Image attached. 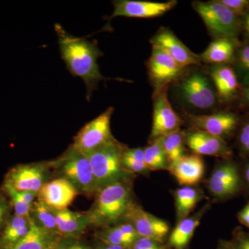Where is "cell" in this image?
I'll return each instance as SVG.
<instances>
[{
  "mask_svg": "<svg viewBox=\"0 0 249 249\" xmlns=\"http://www.w3.org/2000/svg\"><path fill=\"white\" fill-rule=\"evenodd\" d=\"M211 76L222 101H231L237 96L240 84L233 69L227 65H219L213 69Z\"/></svg>",
  "mask_w": 249,
  "mask_h": 249,
  "instance_id": "44dd1931",
  "label": "cell"
},
{
  "mask_svg": "<svg viewBox=\"0 0 249 249\" xmlns=\"http://www.w3.org/2000/svg\"><path fill=\"white\" fill-rule=\"evenodd\" d=\"M177 3L178 1L174 0L166 2L119 0L114 1V10L110 19L119 16L137 18L159 17L173 9Z\"/></svg>",
  "mask_w": 249,
  "mask_h": 249,
  "instance_id": "2e32d148",
  "label": "cell"
},
{
  "mask_svg": "<svg viewBox=\"0 0 249 249\" xmlns=\"http://www.w3.org/2000/svg\"><path fill=\"white\" fill-rule=\"evenodd\" d=\"M30 217L39 227L60 235L53 211L42 201L38 199L34 201L31 209Z\"/></svg>",
  "mask_w": 249,
  "mask_h": 249,
  "instance_id": "83f0119b",
  "label": "cell"
},
{
  "mask_svg": "<svg viewBox=\"0 0 249 249\" xmlns=\"http://www.w3.org/2000/svg\"><path fill=\"white\" fill-rule=\"evenodd\" d=\"M98 249H126L121 246H116L113 245H108V244L103 243L102 245L98 247Z\"/></svg>",
  "mask_w": 249,
  "mask_h": 249,
  "instance_id": "b9f144b4",
  "label": "cell"
},
{
  "mask_svg": "<svg viewBox=\"0 0 249 249\" xmlns=\"http://www.w3.org/2000/svg\"><path fill=\"white\" fill-rule=\"evenodd\" d=\"M31 229V217L10 216L0 235V247L11 245L21 240Z\"/></svg>",
  "mask_w": 249,
  "mask_h": 249,
  "instance_id": "cb8c5ba5",
  "label": "cell"
},
{
  "mask_svg": "<svg viewBox=\"0 0 249 249\" xmlns=\"http://www.w3.org/2000/svg\"><path fill=\"white\" fill-rule=\"evenodd\" d=\"M168 170L180 185L193 186L204 176V163L198 155H184L170 164Z\"/></svg>",
  "mask_w": 249,
  "mask_h": 249,
  "instance_id": "ac0fdd59",
  "label": "cell"
},
{
  "mask_svg": "<svg viewBox=\"0 0 249 249\" xmlns=\"http://www.w3.org/2000/svg\"><path fill=\"white\" fill-rule=\"evenodd\" d=\"M188 119L195 130L202 131L225 140L237 129L239 119L231 111H219L210 115L188 114Z\"/></svg>",
  "mask_w": 249,
  "mask_h": 249,
  "instance_id": "30bf717a",
  "label": "cell"
},
{
  "mask_svg": "<svg viewBox=\"0 0 249 249\" xmlns=\"http://www.w3.org/2000/svg\"><path fill=\"white\" fill-rule=\"evenodd\" d=\"M193 8L216 39H236L240 33V19L219 1H195Z\"/></svg>",
  "mask_w": 249,
  "mask_h": 249,
  "instance_id": "5b68a950",
  "label": "cell"
},
{
  "mask_svg": "<svg viewBox=\"0 0 249 249\" xmlns=\"http://www.w3.org/2000/svg\"><path fill=\"white\" fill-rule=\"evenodd\" d=\"M243 27L247 34L249 36V11L245 16V19L243 22Z\"/></svg>",
  "mask_w": 249,
  "mask_h": 249,
  "instance_id": "7bdbcfd3",
  "label": "cell"
},
{
  "mask_svg": "<svg viewBox=\"0 0 249 249\" xmlns=\"http://www.w3.org/2000/svg\"><path fill=\"white\" fill-rule=\"evenodd\" d=\"M230 243L233 249H249V233L244 231L241 228H237L234 231Z\"/></svg>",
  "mask_w": 249,
  "mask_h": 249,
  "instance_id": "d6a6232c",
  "label": "cell"
},
{
  "mask_svg": "<svg viewBox=\"0 0 249 249\" xmlns=\"http://www.w3.org/2000/svg\"><path fill=\"white\" fill-rule=\"evenodd\" d=\"M52 211L56 219L59 234L62 237L76 238L90 226L86 213L73 212L68 209Z\"/></svg>",
  "mask_w": 249,
  "mask_h": 249,
  "instance_id": "ffe728a7",
  "label": "cell"
},
{
  "mask_svg": "<svg viewBox=\"0 0 249 249\" xmlns=\"http://www.w3.org/2000/svg\"><path fill=\"white\" fill-rule=\"evenodd\" d=\"M12 209L11 202L1 193H0V232L10 217V213Z\"/></svg>",
  "mask_w": 249,
  "mask_h": 249,
  "instance_id": "836d02e7",
  "label": "cell"
},
{
  "mask_svg": "<svg viewBox=\"0 0 249 249\" xmlns=\"http://www.w3.org/2000/svg\"><path fill=\"white\" fill-rule=\"evenodd\" d=\"M78 194L70 181L60 178L46 182L37 193V199L54 211H64L68 209Z\"/></svg>",
  "mask_w": 249,
  "mask_h": 249,
  "instance_id": "5bb4252c",
  "label": "cell"
},
{
  "mask_svg": "<svg viewBox=\"0 0 249 249\" xmlns=\"http://www.w3.org/2000/svg\"><path fill=\"white\" fill-rule=\"evenodd\" d=\"M52 166L58 170L61 178L70 181L78 193L89 197L97 194V185L89 160L72 145L60 158L52 162Z\"/></svg>",
  "mask_w": 249,
  "mask_h": 249,
  "instance_id": "277c9868",
  "label": "cell"
},
{
  "mask_svg": "<svg viewBox=\"0 0 249 249\" xmlns=\"http://www.w3.org/2000/svg\"><path fill=\"white\" fill-rule=\"evenodd\" d=\"M242 100L245 104L249 106V75L245 78V85L242 89Z\"/></svg>",
  "mask_w": 249,
  "mask_h": 249,
  "instance_id": "ab89813d",
  "label": "cell"
},
{
  "mask_svg": "<svg viewBox=\"0 0 249 249\" xmlns=\"http://www.w3.org/2000/svg\"><path fill=\"white\" fill-rule=\"evenodd\" d=\"M202 196L201 191L190 186L183 187L175 191V206L178 222L188 217Z\"/></svg>",
  "mask_w": 249,
  "mask_h": 249,
  "instance_id": "d4e9b609",
  "label": "cell"
},
{
  "mask_svg": "<svg viewBox=\"0 0 249 249\" xmlns=\"http://www.w3.org/2000/svg\"><path fill=\"white\" fill-rule=\"evenodd\" d=\"M97 237L103 243L131 248L139 236L133 226L129 222L120 224L112 227H107L98 232Z\"/></svg>",
  "mask_w": 249,
  "mask_h": 249,
  "instance_id": "7402d4cb",
  "label": "cell"
},
{
  "mask_svg": "<svg viewBox=\"0 0 249 249\" xmlns=\"http://www.w3.org/2000/svg\"><path fill=\"white\" fill-rule=\"evenodd\" d=\"M144 160L148 170L169 169V162L157 139L154 140L151 145L144 149Z\"/></svg>",
  "mask_w": 249,
  "mask_h": 249,
  "instance_id": "f546056e",
  "label": "cell"
},
{
  "mask_svg": "<svg viewBox=\"0 0 249 249\" xmlns=\"http://www.w3.org/2000/svg\"><path fill=\"white\" fill-rule=\"evenodd\" d=\"M53 249H91L89 247L83 242L75 240L74 237H71L70 240L62 241L59 240Z\"/></svg>",
  "mask_w": 249,
  "mask_h": 249,
  "instance_id": "8d00e7d4",
  "label": "cell"
},
{
  "mask_svg": "<svg viewBox=\"0 0 249 249\" xmlns=\"http://www.w3.org/2000/svg\"><path fill=\"white\" fill-rule=\"evenodd\" d=\"M180 89L183 99L193 107L207 109L215 105V93L209 80L200 73H193L185 78Z\"/></svg>",
  "mask_w": 249,
  "mask_h": 249,
  "instance_id": "8fae6325",
  "label": "cell"
},
{
  "mask_svg": "<svg viewBox=\"0 0 249 249\" xmlns=\"http://www.w3.org/2000/svg\"><path fill=\"white\" fill-rule=\"evenodd\" d=\"M96 196L94 203L85 213L90 226L109 227L125 219L134 204L132 187L128 181L108 185L100 190Z\"/></svg>",
  "mask_w": 249,
  "mask_h": 249,
  "instance_id": "7a4b0ae2",
  "label": "cell"
},
{
  "mask_svg": "<svg viewBox=\"0 0 249 249\" xmlns=\"http://www.w3.org/2000/svg\"><path fill=\"white\" fill-rule=\"evenodd\" d=\"M2 188L3 191L9 197L12 209L14 210V214L22 217H30L33 204L36 198L37 197V193L19 191L4 182Z\"/></svg>",
  "mask_w": 249,
  "mask_h": 249,
  "instance_id": "4316f807",
  "label": "cell"
},
{
  "mask_svg": "<svg viewBox=\"0 0 249 249\" xmlns=\"http://www.w3.org/2000/svg\"><path fill=\"white\" fill-rule=\"evenodd\" d=\"M124 219L133 226L139 237L152 239L160 243H163L169 232V226L165 221L148 213L136 204Z\"/></svg>",
  "mask_w": 249,
  "mask_h": 249,
  "instance_id": "4fadbf2b",
  "label": "cell"
},
{
  "mask_svg": "<svg viewBox=\"0 0 249 249\" xmlns=\"http://www.w3.org/2000/svg\"><path fill=\"white\" fill-rule=\"evenodd\" d=\"M124 149L114 138L96 150L83 153L91 165L98 191L108 185L129 181L132 173L124 169L122 164Z\"/></svg>",
  "mask_w": 249,
  "mask_h": 249,
  "instance_id": "3957f363",
  "label": "cell"
},
{
  "mask_svg": "<svg viewBox=\"0 0 249 249\" xmlns=\"http://www.w3.org/2000/svg\"><path fill=\"white\" fill-rule=\"evenodd\" d=\"M147 66L150 80L157 90L165 88L167 85L178 79L183 69L169 54L156 47H152Z\"/></svg>",
  "mask_w": 249,
  "mask_h": 249,
  "instance_id": "7c38bea8",
  "label": "cell"
},
{
  "mask_svg": "<svg viewBox=\"0 0 249 249\" xmlns=\"http://www.w3.org/2000/svg\"><path fill=\"white\" fill-rule=\"evenodd\" d=\"M157 139L164 151L169 165L185 155L184 137L179 131Z\"/></svg>",
  "mask_w": 249,
  "mask_h": 249,
  "instance_id": "f1b7e54d",
  "label": "cell"
},
{
  "mask_svg": "<svg viewBox=\"0 0 249 249\" xmlns=\"http://www.w3.org/2000/svg\"><path fill=\"white\" fill-rule=\"evenodd\" d=\"M131 249H165L160 242L146 238V237H139L134 242Z\"/></svg>",
  "mask_w": 249,
  "mask_h": 249,
  "instance_id": "d590c367",
  "label": "cell"
},
{
  "mask_svg": "<svg viewBox=\"0 0 249 249\" xmlns=\"http://www.w3.org/2000/svg\"><path fill=\"white\" fill-rule=\"evenodd\" d=\"M165 88L157 89L154 97L153 122L150 138L155 139L179 131L181 120L174 110Z\"/></svg>",
  "mask_w": 249,
  "mask_h": 249,
  "instance_id": "9c48e42d",
  "label": "cell"
},
{
  "mask_svg": "<svg viewBox=\"0 0 249 249\" xmlns=\"http://www.w3.org/2000/svg\"><path fill=\"white\" fill-rule=\"evenodd\" d=\"M243 186L238 165L231 160L217 165L209 180L211 194L219 199H227L238 194Z\"/></svg>",
  "mask_w": 249,
  "mask_h": 249,
  "instance_id": "ba28073f",
  "label": "cell"
},
{
  "mask_svg": "<svg viewBox=\"0 0 249 249\" xmlns=\"http://www.w3.org/2000/svg\"><path fill=\"white\" fill-rule=\"evenodd\" d=\"M237 46L236 39H216L199 57L201 60L207 63L223 65L233 58Z\"/></svg>",
  "mask_w": 249,
  "mask_h": 249,
  "instance_id": "603a6c76",
  "label": "cell"
},
{
  "mask_svg": "<svg viewBox=\"0 0 249 249\" xmlns=\"http://www.w3.org/2000/svg\"><path fill=\"white\" fill-rule=\"evenodd\" d=\"M237 62L241 71L245 73V78L249 75V45L244 46L239 50Z\"/></svg>",
  "mask_w": 249,
  "mask_h": 249,
  "instance_id": "e575fe53",
  "label": "cell"
},
{
  "mask_svg": "<svg viewBox=\"0 0 249 249\" xmlns=\"http://www.w3.org/2000/svg\"><path fill=\"white\" fill-rule=\"evenodd\" d=\"M237 219L242 225L249 229V200L245 207L239 211L237 214Z\"/></svg>",
  "mask_w": 249,
  "mask_h": 249,
  "instance_id": "f35d334b",
  "label": "cell"
},
{
  "mask_svg": "<svg viewBox=\"0 0 249 249\" xmlns=\"http://www.w3.org/2000/svg\"><path fill=\"white\" fill-rule=\"evenodd\" d=\"M200 215L188 217L178 222L170 236V245L177 249H183L190 242L200 223Z\"/></svg>",
  "mask_w": 249,
  "mask_h": 249,
  "instance_id": "484cf974",
  "label": "cell"
},
{
  "mask_svg": "<svg viewBox=\"0 0 249 249\" xmlns=\"http://www.w3.org/2000/svg\"><path fill=\"white\" fill-rule=\"evenodd\" d=\"M242 177L243 182H245L249 189V160L244 165L242 169Z\"/></svg>",
  "mask_w": 249,
  "mask_h": 249,
  "instance_id": "60d3db41",
  "label": "cell"
},
{
  "mask_svg": "<svg viewBox=\"0 0 249 249\" xmlns=\"http://www.w3.org/2000/svg\"><path fill=\"white\" fill-rule=\"evenodd\" d=\"M123 155L125 157L132 159L134 160L140 162V163L145 164V160H144V149L137 147V148L132 149H124Z\"/></svg>",
  "mask_w": 249,
  "mask_h": 249,
  "instance_id": "74e56055",
  "label": "cell"
},
{
  "mask_svg": "<svg viewBox=\"0 0 249 249\" xmlns=\"http://www.w3.org/2000/svg\"><path fill=\"white\" fill-rule=\"evenodd\" d=\"M60 237L39 227L31 218V229L27 235L16 243L3 246L0 249H53Z\"/></svg>",
  "mask_w": 249,
  "mask_h": 249,
  "instance_id": "d6986e66",
  "label": "cell"
},
{
  "mask_svg": "<svg viewBox=\"0 0 249 249\" xmlns=\"http://www.w3.org/2000/svg\"><path fill=\"white\" fill-rule=\"evenodd\" d=\"M51 162L25 163L15 165L5 175L4 183L19 191L38 193L47 182Z\"/></svg>",
  "mask_w": 249,
  "mask_h": 249,
  "instance_id": "52a82bcc",
  "label": "cell"
},
{
  "mask_svg": "<svg viewBox=\"0 0 249 249\" xmlns=\"http://www.w3.org/2000/svg\"><path fill=\"white\" fill-rule=\"evenodd\" d=\"M219 1L238 18L245 16L249 11V0H219Z\"/></svg>",
  "mask_w": 249,
  "mask_h": 249,
  "instance_id": "1f68e13d",
  "label": "cell"
},
{
  "mask_svg": "<svg viewBox=\"0 0 249 249\" xmlns=\"http://www.w3.org/2000/svg\"><path fill=\"white\" fill-rule=\"evenodd\" d=\"M150 42L152 47H158L169 54L183 68L200 65V57L191 52L169 29L161 28Z\"/></svg>",
  "mask_w": 249,
  "mask_h": 249,
  "instance_id": "9a60e30c",
  "label": "cell"
},
{
  "mask_svg": "<svg viewBox=\"0 0 249 249\" xmlns=\"http://www.w3.org/2000/svg\"><path fill=\"white\" fill-rule=\"evenodd\" d=\"M218 249H233L230 242H223Z\"/></svg>",
  "mask_w": 249,
  "mask_h": 249,
  "instance_id": "ee69618b",
  "label": "cell"
},
{
  "mask_svg": "<svg viewBox=\"0 0 249 249\" xmlns=\"http://www.w3.org/2000/svg\"><path fill=\"white\" fill-rule=\"evenodd\" d=\"M114 108L109 107L96 119L85 124L73 139L72 146L86 153L96 150L114 139L111 132V118Z\"/></svg>",
  "mask_w": 249,
  "mask_h": 249,
  "instance_id": "8992f818",
  "label": "cell"
},
{
  "mask_svg": "<svg viewBox=\"0 0 249 249\" xmlns=\"http://www.w3.org/2000/svg\"><path fill=\"white\" fill-rule=\"evenodd\" d=\"M186 145L196 155L214 156L224 160H231L232 151L226 140L202 132L194 130L184 137Z\"/></svg>",
  "mask_w": 249,
  "mask_h": 249,
  "instance_id": "e0dca14e",
  "label": "cell"
},
{
  "mask_svg": "<svg viewBox=\"0 0 249 249\" xmlns=\"http://www.w3.org/2000/svg\"><path fill=\"white\" fill-rule=\"evenodd\" d=\"M55 30L62 60L72 75L79 77L85 82L87 97L89 99L98 83L106 80L98 65V59L103 55V52L96 42L74 37L60 24H55Z\"/></svg>",
  "mask_w": 249,
  "mask_h": 249,
  "instance_id": "6da1fadb",
  "label": "cell"
},
{
  "mask_svg": "<svg viewBox=\"0 0 249 249\" xmlns=\"http://www.w3.org/2000/svg\"><path fill=\"white\" fill-rule=\"evenodd\" d=\"M237 142L242 155L249 158V119L241 126L237 137Z\"/></svg>",
  "mask_w": 249,
  "mask_h": 249,
  "instance_id": "4dcf8cb0",
  "label": "cell"
}]
</instances>
